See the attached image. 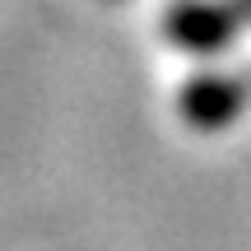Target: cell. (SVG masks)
Masks as SVG:
<instances>
[{
    "label": "cell",
    "instance_id": "1",
    "mask_svg": "<svg viewBox=\"0 0 251 251\" xmlns=\"http://www.w3.org/2000/svg\"><path fill=\"white\" fill-rule=\"evenodd\" d=\"M237 102V93L228 89L224 79H196V89H191V98H186V107H191V117H205V121H219L228 107Z\"/></svg>",
    "mask_w": 251,
    "mask_h": 251
}]
</instances>
